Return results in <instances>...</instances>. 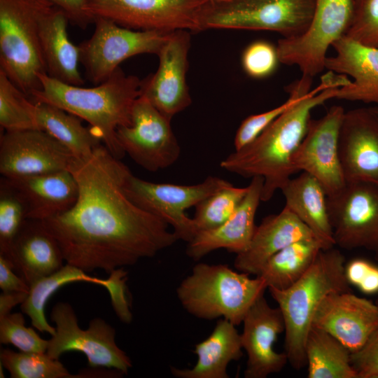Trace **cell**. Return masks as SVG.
<instances>
[{
	"instance_id": "6da1fadb",
	"label": "cell",
	"mask_w": 378,
	"mask_h": 378,
	"mask_svg": "<svg viewBox=\"0 0 378 378\" xmlns=\"http://www.w3.org/2000/svg\"><path fill=\"white\" fill-rule=\"evenodd\" d=\"M69 171L78 186L74 205L42 220L65 263L85 272L110 274L153 258L178 238L169 225L134 204L123 190L131 172L104 145L76 158Z\"/></svg>"
},
{
	"instance_id": "7a4b0ae2",
	"label": "cell",
	"mask_w": 378,
	"mask_h": 378,
	"mask_svg": "<svg viewBox=\"0 0 378 378\" xmlns=\"http://www.w3.org/2000/svg\"><path fill=\"white\" fill-rule=\"evenodd\" d=\"M350 82L347 76L328 71L316 88L299 97L254 141L222 160L220 167L246 178L262 177L261 201H269L295 173L292 158L306 134L312 111L335 99L337 90Z\"/></svg>"
},
{
	"instance_id": "3957f363",
	"label": "cell",
	"mask_w": 378,
	"mask_h": 378,
	"mask_svg": "<svg viewBox=\"0 0 378 378\" xmlns=\"http://www.w3.org/2000/svg\"><path fill=\"white\" fill-rule=\"evenodd\" d=\"M41 88L32 92L33 102L57 106L87 121L116 158L125 155L117 137L119 127L131 124V112L140 96L141 80L118 68L103 83L84 88L62 83L46 74L39 75Z\"/></svg>"
},
{
	"instance_id": "277c9868",
	"label": "cell",
	"mask_w": 378,
	"mask_h": 378,
	"mask_svg": "<svg viewBox=\"0 0 378 378\" xmlns=\"http://www.w3.org/2000/svg\"><path fill=\"white\" fill-rule=\"evenodd\" d=\"M345 257L334 246L323 249L304 275L290 287L268 288L285 323L284 349L293 368L306 365L304 346L314 315L323 300L335 292L351 291L345 276Z\"/></svg>"
},
{
	"instance_id": "5b68a950",
	"label": "cell",
	"mask_w": 378,
	"mask_h": 378,
	"mask_svg": "<svg viewBox=\"0 0 378 378\" xmlns=\"http://www.w3.org/2000/svg\"><path fill=\"white\" fill-rule=\"evenodd\" d=\"M223 264H196L176 288L178 300L190 314L204 320L222 318L240 325L267 286L264 280Z\"/></svg>"
},
{
	"instance_id": "8992f818",
	"label": "cell",
	"mask_w": 378,
	"mask_h": 378,
	"mask_svg": "<svg viewBox=\"0 0 378 378\" xmlns=\"http://www.w3.org/2000/svg\"><path fill=\"white\" fill-rule=\"evenodd\" d=\"M315 6L316 0L208 1L201 13L200 28L266 30L291 38L307 29Z\"/></svg>"
},
{
	"instance_id": "52a82bcc",
	"label": "cell",
	"mask_w": 378,
	"mask_h": 378,
	"mask_svg": "<svg viewBox=\"0 0 378 378\" xmlns=\"http://www.w3.org/2000/svg\"><path fill=\"white\" fill-rule=\"evenodd\" d=\"M34 0H0V70L30 97L46 74Z\"/></svg>"
},
{
	"instance_id": "ba28073f",
	"label": "cell",
	"mask_w": 378,
	"mask_h": 378,
	"mask_svg": "<svg viewBox=\"0 0 378 378\" xmlns=\"http://www.w3.org/2000/svg\"><path fill=\"white\" fill-rule=\"evenodd\" d=\"M92 36L78 45L80 63L94 85L107 80L125 59L159 53L173 31L136 30L101 17L94 18Z\"/></svg>"
},
{
	"instance_id": "9c48e42d",
	"label": "cell",
	"mask_w": 378,
	"mask_h": 378,
	"mask_svg": "<svg viewBox=\"0 0 378 378\" xmlns=\"http://www.w3.org/2000/svg\"><path fill=\"white\" fill-rule=\"evenodd\" d=\"M355 9L356 0H316L307 29L299 36L279 40V62L297 66L304 77L313 78L322 72L328 48L346 35Z\"/></svg>"
},
{
	"instance_id": "30bf717a",
	"label": "cell",
	"mask_w": 378,
	"mask_h": 378,
	"mask_svg": "<svg viewBox=\"0 0 378 378\" xmlns=\"http://www.w3.org/2000/svg\"><path fill=\"white\" fill-rule=\"evenodd\" d=\"M55 324V333L48 340L46 354L59 359L68 351H79L85 355L92 368L115 369L127 374L132 366L130 358L115 342V330L104 319H92L87 329L79 327L72 306L59 302L50 314Z\"/></svg>"
},
{
	"instance_id": "8fae6325",
	"label": "cell",
	"mask_w": 378,
	"mask_h": 378,
	"mask_svg": "<svg viewBox=\"0 0 378 378\" xmlns=\"http://www.w3.org/2000/svg\"><path fill=\"white\" fill-rule=\"evenodd\" d=\"M225 179L209 176L195 185L153 183L131 172L123 186L126 195L137 206L172 226L179 240L190 242L198 230L186 211L218 190L231 185Z\"/></svg>"
},
{
	"instance_id": "7c38bea8",
	"label": "cell",
	"mask_w": 378,
	"mask_h": 378,
	"mask_svg": "<svg viewBox=\"0 0 378 378\" xmlns=\"http://www.w3.org/2000/svg\"><path fill=\"white\" fill-rule=\"evenodd\" d=\"M328 206L335 245L365 248L378 260V183L346 181L328 197Z\"/></svg>"
},
{
	"instance_id": "4fadbf2b",
	"label": "cell",
	"mask_w": 378,
	"mask_h": 378,
	"mask_svg": "<svg viewBox=\"0 0 378 378\" xmlns=\"http://www.w3.org/2000/svg\"><path fill=\"white\" fill-rule=\"evenodd\" d=\"M207 0H90L93 18H104L136 30L201 31L200 19Z\"/></svg>"
},
{
	"instance_id": "5bb4252c",
	"label": "cell",
	"mask_w": 378,
	"mask_h": 378,
	"mask_svg": "<svg viewBox=\"0 0 378 378\" xmlns=\"http://www.w3.org/2000/svg\"><path fill=\"white\" fill-rule=\"evenodd\" d=\"M171 120L139 96L132 108L131 124L119 127L116 137L125 154L141 167L155 172L170 167L180 156Z\"/></svg>"
},
{
	"instance_id": "9a60e30c",
	"label": "cell",
	"mask_w": 378,
	"mask_h": 378,
	"mask_svg": "<svg viewBox=\"0 0 378 378\" xmlns=\"http://www.w3.org/2000/svg\"><path fill=\"white\" fill-rule=\"evenodd\" d=\"M345 111L331 106L318 119L309 120L306 134L292 158L295 172H307L316 178L328 197L338 192L346 184L339 155V135Z\"/></svg>"
},
{
	"instance_id": "2e32d148",
	"label": "cell",
	"mask_w": 378,
	"mask_h": 378,
	"mask_svg": "<svg viewBox=\"0 0 378 378\" xmlns=\"http://www.w3.org/2000/svg\"><path fill=\"white\" fill-rule=\"evenodd\" d=\"M77 158L41 130L5 131L0 139V173L8 179L69 170Z\"/></svg>"
},
{
	"instance_id": "e0dca14e",
	"label": "cell",
	"mask_w": 378,
	"mask_h": 378,
	"mask_svg": "<svg viewBox=\"0 0 378 378\" xmlns=\"http://www.w3.org/2000/svg\"><path fill=\"white\" fill-rule=\"evenodd\" d=\"M190 45L188 31H173L158 54L157 71L141 83L140 96L170 118L191 104L186 83Z\"/></svg>"
},
{
	"instance_id": "ac0fdd59",
	"label": "cell",
	"mask_w": 378,
	"mask_h": 378,
	"mask_svg": "<svg viewBox=\"0 0 378 378\" xmlns=\"http://www.w3.org/2000/svg\"><path fill=\"white\" fill-rule=\"evenodd\" d=\"M312 326L328 332L353 353L378 330V306L351 291L332 293L318 307Z\"/></svg>"
},
{
	"instance_id": "d6986e66",
	"label": "cell",
	"mask_w": 378,
	"mask_h": 378,
	"mask_svg": "<svg viewBox=\"0 0 378 378\" xmlns=\"http://www.w3.org/2000/svg\"><path fill=\"white\" fill-rule=\"evenodd\" d=\"M242 323L241 344L247 354L244 377L265 378L280 372L288 362L285 352L274 349L277 336L285 330L280 309L272 307L262 295L251 305Z\"/></svg>"
},
{
	"instance_id": "ffe728a7",
	"label": "cell",
	"mask_w": 378,
	"mask_h": 378,
	"mask_svg": "<svg viewBox=\"0 0 378 378\" xmlns=\"http://www.w3.org/2000/svg\"><path fill=\"white\" fill-rule=\"evenodd\" d=\"M339 155L346 181L378 183V114L372 107L345 111Z\"/></svg>"
},
{
	"instance_id": "44dd1931",
	"label": "cell",
	"mask_w": 378,
	"mask_h": 378,
	"mask_svg": "<svg viewBox=\"0 0 378 378\" xmlns=\"http://www.w3.org/2000/svg\"><path fill=\"white\" fill-rule=\"evenodd\" d=\"M34 6L46 74L66 84L83 86L79 48L69 38L67 17L45 0L34 3Z\"/></svg>"
},
{
	"instance_id": "7402d4cb",
	"label": "cell",
	"mask_w": 378,
	"mask_h": 378,
	"mask_svg": "<svg viewBox=\"0 0 378 378\" xmlns=\"http://www.w3.org/2000/svg\"><path fill=\"white\" fill-rule=\"evenodd\" d=\"M263 182L262 177L252 178L246 195L233 214L220 226L198 232L188 243L186 255L194 260H199L219 248H225L236 255L246 251L256 227L255 216L261 201Z\"/></svg>"
},
{
	"instance_id": "603a6c76",
	"label": "cell",
	"mask_w": 378,
	"mask_h": 378,
	"mask_svg": "<svg viewBox=\"0 0 378 378\" xmlns=\"http://www.w3.org/2000/svg\"><path fill=\"white\" fill-rule=\"evenodd\" d=\"M335 55L327 57L325 69L353 80L337 90L335 99L372 103L378 106V48L344 36L332 46Z\"/></svg>"
},
{
	"instance_id": "cb8c5ba5",
	"label": "cell",
	"mask_w": 378,
	"mask_h": 378,
	"mask_svg": "<svg viewBox=\"0 0 378 378\" xmlns=\"http://www.w3.org/2000/svg\"><path fill=\"white\" fill-rule=\"evenodd\" d=\"M314 237L317 238L302 220L284 206L279 214L265 217L256 226L248 249L236 255L234 267L239 272L258 276L274 254L295 241Z\"/></svg>"
},
{
	"instance_id": "d4e9b609",
	"label": "cell",
	"mask_w": 378,
	"mask_h": 378,
	"mask_svg": "<svg viewBox=\"0 0 378 378\" xmlns=\"http://www.w3.org/2000/svg\"><path fill=\"white\" fill-rule=\"evenodd\" d=\"M9 260L29 285L61 269L64 259L59 245L42 220L27 219L12 244Z\"/></svg>"
},
{
	"instance_id": "484cf974",
	"label": "cell",
	"mask_w": 378,
	"mask_h": 378,
	"mask_svg": "<svg viewBox=\"0 0 378 378\" xmlns=\"http://www.w3.org/2000/svg\"><path fill=\"white\" fill-rule=\"evenodd\" d=\"M4 178L22 196L28 219L43 220L65 212L74 205L78 197V183L69 170Z\"/></svg>"
},
{
	"instance_id": "4316f807",
	"label": "cell",
	"mask_w": 378,
	"mask_h": 378,
	"mask_svg": "<svg viewBox=\"0 0 378 378\" xmlns=\"http://www.w3.org/2000/svg\"><path fill=\"white\" fill-rule=\"evenodd\" d=\"M236 326L221 318L211 335L195 346L197 360L192 368L172 366V374L177 378H228L227 368L232 360L242 356L241 334Z\"/></svg>"
},
{
	"instance_id": "83f0119b",
	"label": "cell",
	"mask_w": 378,
	"mask_h": 378,
	"mask_svg": "<svg viewBox=\"0 0 378 378\" xmlns=\"http://www.w3.org/2000/svg\"><path fill=\"white\" fill-rule=\"evenodd\" d=\"M285 207L302 220L328 247L335 246L330 222L328 195L319 181L302 172L290 178L281 190Z\"/></svg>"
},
{
	"instance_id": "f1b7e54d",
	"label": "cell",
	"mask_w": 378,
	"mask_h": 378,
	"mask_svg": "<svg viewBox=\"0 0 378 378\" xmlns=\"http://www.w3.org/2000/svg\"><path fill=\"white\" fill-rule=\"evenodd\" d=\"M34 102L38 129L56 139L77 158L90 156L102 145L99 137L91 127H85L78 116L48 103Z\"/></svg>"
},
{
	"instance_id": "f546056e",
	"label": "cell",
	"mask_w": 378,
	"mask_h": 378,
	"mask_svg": "<svg viewBox=\"0 0 378 378\" xmlns=\"http://www.w3.org/2000/svg\"><path fill=\"white\" fill-rule=\"evenodd\" d=\"M329 248L316 237L295 241L270 257L258 276L267 288L286 289L304 275L323 249Z\"/></svg>"
},
{
	"instance_id": "4dcf8cb0",
	"label": "cell",
	"mask_w": 378,
	"mask_h": 378,
	"mask_svg": "<svg viewBox=\"0 0 378 378\" xmlns=\"http://www.w3.org/2000/svg\"><path fill=\"white\" fill-rule=\"evenodd\" d=\"M304 353L308 378H358L349 349L322 329L311 327Z\"/></svg>"
},
{
	"instance_id": "1f68e13d",
	"label": "cell",
	"mask_w": 378,
	"mask_h": 378,
	"mask_svg": "<svg viewBox=\"0 0 378 378\" xmlns=\"http://www.w3.org/2000/svg\"><path fill=\"white\" fill-rule=\"evenodd\" d=\"M77 281L98 284L108 290L113 279L111 276L107 279L91 276L87 274V272L65 263L59 270L43 276L29 285L27 296L20 304L22 313L28 316L31 325L38 331L52 336L55 333V328L50 326L46 320L44 311L46 304L59 288Z\"/></svg>"
},
{
	"instance_id": "d6a6232c",
	"label": "cell",
	"mask_w": 378,
	"mask_h": 378,
	"mask_svg": "<svg viewBox=\"0 0 378 378\" xmlns=\"http://www.w3.org/2000/svg\"><path fill=\"white\" fill-rule=\"evenodd\" d=\"M0 364L8 371L11 378H72L71 374L59 360L46 353L14 351L1 349Z\"/></svg>"
},
{
	"instance_id": "836d02e7",
	"label": "cell",
	"mask_w": 378,
	"mask_h": 378,
	"mask_svg": "<svg viewBox=\"0 0 378 378\" xmlns=\"http://www.w3.org/2000/svg\"><path fill=\"white\" fill-rule=\"evenodd\" d=\"M0 125L5 131L39 130L35 103L1 70Z\"/></svg>"
},
{
	"instance_id": "e575fe53",
	"label": "cell",
	"mask_w": 378,
	"mask_h": 378,
	"mask_svg": "<svg viewBox=\"0 0 378 378\" xmlns=\"http://www.w3.org/2000/svg\"><path fill=\"white\" fill-rule=\"evenodd\" d=\"M248 191L232 184L208 196L195 206L192 218L198 232L216 228L225 223L237 209Z\"/></svg>"
},
{
	"instance_id": "d590c367",
	"label": "cell",
	"mask_w": 378,
	"mask_h": 378,
	"mask_svg": "<svg viewBox=\"0 0 378 378\" xmlns=\"http://www.w3.org/2000/svg\"><path fill=\"white\" fill-rule=\"evenodd\" d=\"M312 84V78L302 76L287 88L289 97L284 103L267 111L251 115L245 118L240 124L234 136V150H238L254 141L299 97L309 92Z\"/></svg>"
},
{
	"instance_id": "8d00e7d4",
	"label": "cell",
	"mask_w": 378,
	"mask_h": 378,
	"mask_svg": "<svg viewBox=\"0 0 378 378\" xmlns=\"http://www.w3.org/2000/svg\"><path fill=\"white\" fill-rule=\"evenodd\" d=\"M27 218L26 204L4 178L0 182V255L9 259L12 244Z\"/></svg>"
},
{
	"instance_id": "74e56055",
	"label": "cell",
	"mask_w": 378,
	"mask_h": 378,
	"mask_svg": "<svg viewBox=\"0 0 378 378\" xmlns=\"http://www.w3.org/2000/svg\"><path fill=\"white\" fill-rule=\"evenodd\" d=\"M0 342L11 344L19 351L46 353L48 341L25 326L22 313H9L0 317Z\"/></svg>"
},
{
	"instance_id": "f35d334b",
	"label": "cell",
	"mask_w": 378,
	"mask_h": 378,
	"mask_svg": "<svg viewBox=\"0 0 378 378\" xmlns=\"http://www.w3.org/2000/svg\"><path fill=\"white\" fill-rule=\"evenodd\" d=\"M345 36L363 45L378 48V0L356 2L354 15Z\"/></svg>"
},
{
	"instance_id": "ab89813d",
	"label": "cell",
	"mask_w": 378,
	"mask_h": 378,
	"mask_svg": "<svg viewBox=\"0 0 378 378\" xmlns=\"http://www.w3.org/2000/svg\"><path fill=\"white\" fill-rule=\"evenodd\" d=\"M241 62L249 76L262 78L271 75L280 62L276 47L267 41H257L244 50Z\"/></svg>"
},
{
	"instance_id": "60d3db41",
	"label": "cell",
	"mask_w": 378,
	"mask_h": 378,
	"mask_svg": "<svg viewBox=\"0 0 378 378\" xmlns=\"http://www.w3.org/2000/svg\"><path fill=\"white\" fill-rule=\"evenodd\" d=\"M345 276L349 283L366 294L378 293V267L363 258L345 264Z\"/></svg>"
},
{
	"instance_id": "b9f144b4",
	"label": "cell",
	"mask_w": 378,
	"mask_h": 378,
	"mask_svg": "<svg viewBox=\"0 0 378 378\" xmlns=\"http://www.w3.org/2000/svg\"><path fill=\"white\" fill-rule=\"evenodd\" d=\"M358 378H378V330L358 351L351 354Z\"/></svg>"
},
{
	"instance_id": "7bdbcfd3",
	"label": "cell",
	"mask_w": 378,
	"mask_h": 378,
	"mask_svg": "<svg viewBox=\"0 0 378 378\" xmlns=\"http://www.w3.org/2000/svg\"><path fill=\"white\" fill-rule=\"evenodd\" d=\"M127 274L124 267L115 270L110 273L113 278L112 286L108 290L113 309L120 320L130 323L132 320V314L130 309L127 298Z\"/></svg>"
},
{
	"instance_id": "ee69618b",
	"label": "cell",
	"mask_w": 378,
	"mask_h": 378,
	"mask_svg": "<svg viewBox=\"0 0 378 378\" xmlns=\"http://www.w3.org/2000/svg\"><path fill=\"white\" fill-rule=\"evenodd\" d=\"M61 10L69 22L80 29H85L94 22V18L88 11L90 0H46Z\"/></svg>"
},
{
	"instance_id": "f6af8a7d",
	"label": "cell",
	"mask_w": 378,
	"mask_h": 378,
	"mask_svg": "<svg viewBox=\"0 0 378 378\" xmlns=\"http://www.w3.org/2000/svg\"><path fill=\"white\" fill-rule=\"evenodd\" d=\"M0 288L2 292L29 293V285L13 270L12 262L0 255Z\"/></svg>"
},
{
	"instance_id": "bcb514c9",
	"label": "cell",
	"mask_w": 378,
	"mask_h": 378,
	"mask_svg": "<svg viewBox=\"0 0 378 378\" xmlns=\"http://www.w3.org/2000/svg\"><path fill=\"white\" fill-rule=\"evenodd\" d=\"M27 294L23 292H2L0 295V317L10 313L16 305L21 304Z\"/></svg>"
},
{
	"instance_id": "7dc6e473",
	"label": "cell",
	"mask_w": 378,
	"mask_h": 378,
	"mask_svg": "<svg viewBox=\"0 0 378 378\" xmlns=\"http://www.w3.org/2000/svg\"><path fill=\"white\" fill-rule=\"evenodd\" d=\"M208 1H216V2H223V1H228L230 0H207Z\"/></svg>"
},
{
	"instance_id": "c3c4849f",
	"label": "cell",
	"mask_w": 378,
	"mask_h": 378,
	"mask_svg": "<svg viewBox=\"0 0 378 378\" xmlns=\"http://www.w3.org/2000/svg\"><path fill=\"white\" fill-rule=\"evenodd\" d=\"M372 108L378 114V106H374V107H372Z\"/></svg>"
},
{
	"instance_id": "681fc988",
	"label": "cell",
	"mask_w": 378,
	"mask_h": 378,
	"mask_svg": "<svg viewBox=\"0 0 378 378\" xmlns=\"http://www.w3.org/2000/svg\"><path fill=\"white\" fill-rule=\"evenodd\" d=\"M376 304H377V306H378V299H377V302H376Z\"/></svg>"
},
{
	"instance_id": "f907efd6",
	"label": "cell",
	"mask_w": 378,
	"mask_h": 378,
	"mask_svg": "<svg viewBox=\"0 0 378 378\" xmlns=\"http://www.w3.org/2000/svg\"><path fill=\"white\" fill-rule=\"evenodd\" d=\"M359 1H360V0H356V2Z\"/></svg>"
}]
</instances>
